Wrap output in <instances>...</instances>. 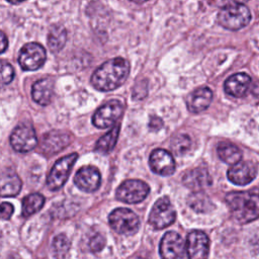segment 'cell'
<instances>
[{
	"mask_svg": "<svg viewBox=\"0 0 259 259\" xmlns=\"http://www.w3.org/2000/svg\"><path fill=\"white\" fill-rule=\"evenodd\" d=\"M128 73L130 64L125 59H110L94 71L91 84L99 91H110L119 87L126 80Z\"/></svg>",
	"mask_w": 259,
	"mask_h": 259,
	"instance_id": "1",
	"label": "cell"
},
{
	"mask_svg": "<svg viewBox=\"0 0 259 259\" xmlns=\"http://www.w3.org/2000/svg\"><path fill=\"white\" fill-rule=\"evenodd\" d=\"M226 202L233 218L247 224L259 218V195L246 191H234L226 195Z\"/></svg>",
	"mask_w": 259,
	"mask_h": 259,
	"instance_id": "2",
	"label": "cell"
},
{
	"mask_svg": "<svg viewBox=\"0 0 259 259\" xmlns=\"http://www.w3.org/2000/svg\"><path fill=\"white\" fill-rule=\"evenodd\" d=\"M251 20L249 8L239 2H230L223 6L218 14L219 23L229 29L238 30L246 26Z\"/></svg>",
	"mask_w": 259,
	"mask_h": 259,
	"instance_id": "3",
	"label": "cell"
},
{
	"mask_svg": "<svg viewBox=\"0 0 259 259\" xmlns=\"http://www.w3.org/2000/svg\"><path fill=\"white\" fill-rule=\"evenodd\" d=\"M110 227L118 234L134 235L140 228L138 215L128 208H116L108 217Z\"/></svg>",
	"mask_w": 259,
	"mask_h": 259,
	"instance_id": "4",
	"label": "cell"
},
{
	"mask_svg": "<svg viewBox=\"0 0 259 259\" xmlns=\"http://www.w3.org/2000/svg\"><path fill=\"white\" fill-rule=\"evenodd\" d=\"M77 158L78 154L73 153L68 156L62 157L54 164L47 178V185L51 190H58L64 185Z\"/></svg>",
	"mask_w": 259,
	"mask_h": 259,
	"instance_id": "5",
	"label": "cell"
},
{
	"mask_svg": "<svg viewBox=\"0 0 259 259\" xmlns=\"http://www.w3.org/2000/svg\"><path fill=\"white\" fill-rule=\"evenodd\" d=\"M150 187L147 183L138 179L123 181L116 189V198L125 203H138L149 194Z\"/></svg>",
	"mask_w": 259,
	"mask_h": 259,
	"instance_id": "6",
	"label": "cell"
},
{
	"mask_svg": "<svg viewBox=\"0 0 259 259\" xmlns=\"http://www.w3.org/2000/svg\"><path fill=\"white\" fill-rule=\"evenodd\" d=\"M47 59L44 47L37 42H27L24 45L18 57V63L24 71H34L40 68Z\"/></svg>",
	"mask_w": 259,
	"mask_h": 259,
	"instance_id": "7",
	"label": "cell"
},
{
	"mask_svg": "<svg viewBox=\"0 0 259 259\" xmlns=\"http://www.w3.org/2000/svg\"><path fill=\"white\" fill-rule=\"evenodd\" d=\"M175 209L167 197L159 198L153 205L150 214L149 223L157 230L164 229L175 221Z\"/></svg>",
	"mask_w": 259,
	"mask_h": 259,
	"instance_id": "8",
	"label": "cell"
},
{
	"mask_svg": "<svg viewBox=\"0 0 259 259\" xmlns=\"http://www.w3.org/2000/svg\"><path fill=\"white\" fill-rule=\"evenodd\" d=\"M121 112L122 103L119 100H108L95 111L92 116V122L98 128H107L120 117Z\"/></svg>",
	"mask_w": 259,
	"mask_h": 259,
	"instance_id": "9",
	"label": "cell"
},
{
	"mask_svg": "<svg viewBox=\"0 0 259 259\" xmlns=\"http://www.w3.org/2000/svg\"><path fill=\"white\" fill-rule=\"evenodd\" d=\"M10 144L19 153H26L34 149L37 144V138L33 127L29 123L17 125L10 136Z\"/></svg>",
	"mask_w": 259,
	"mask_h": 259,
	"instance_id": "10",
	"label": "cell"
},
{
	"mask_svg": "<svg viewBox=\"0 0 259 259\" xmlns=\"http://www.w3.org/2000/svg\"><path fill=\"white\" fill-rule=\"evenodd\" d=\"M184 251V241L178 233L167 232L161 239L159 252L162 259H182Z\"/></svg>",
	"mask_w": 259,
	"mask_h": 259,
	"instance_id": "11",
	"label": "cell"
},
{
	"mask_svg": "<svg viewBox=\"0 0 259 259\" xmlns=\"http://www.w3.org/2000/svg\"><path fill=\"white\" fill-rule=\"evenodd\" d=\"M209 239L201 231H192L186 239V252L189 259H207Z\"/></svg>",
	"mask_w": 259,
	"mask_h": 259,
	"instance_id": "12",
	"label": "cell"
},
{
	"mask_svg": "<svg viewBox=\"0 0 259 259\" xmlns=\"http://www.w3.org/2000/svg\"><path fill=\"white\" fill-rule=\"evenodd\" d=\"M72 141V135L65 131H52L45 134L40 141V149L47 155H54L66 148Z\"/></svg>",
	"mask_w": 259,
	"mask_h": 259,
	"instance_id": "13",
	"label": "cell"
},
{
	"mask_svg": "<svg viewBox=\"0 0 259 259\" xmlns=\"http://www.w3.org/2000/svg\"><path fill=\"white\" fill-rule=\"evenodd\" d=\"M150 167L153 172L162 175L169 176L175 171V161L170 152L164 149H156L152 152L149 160Z\"/></svg>",
	"mask_w": 259,
	"mask_h": 259,
	"instance_id": "14",
	"label": "cell"
},
{
	"mask_svg": "<svg viewBox=\"0 0 259 259\" xmlns=\"http://www.w3.org/2000/svg\"><path fill=\"white\" fill-rule=\"evenodd\" d=\"M74 183L85 192H93L99 187L101 176L98 169L94 166H84L75 174Z\"/></svg>",
	"mask_w": 259,
	"mask_h": 259,
	"instance_id": "15",
	"label": "cell"
},
{
	"mask_svg": "<svg viewBox=\"0 0 259 259\" xmlns=\"http://www.w3.org/2000/svg\"><path fill=\"white\" fill-rule=\"evenodd\" d=\"M229 180L236 185H247L252 182L256 175L257 169L252 162H239L228 170Z\"/></svg>",
	"mask_w": 259,
	"mask_h": 259,
	"instance_id": "16",
	"label": "cell"
},
{
	"mask_svg": "<svg viewBox=\"0 0 259 259\" xmlns=\"http://www.w3.org/2000/svg\"><path fill=\"white\" fill-rule=\"evenodd\" d=\"M225 91L233 97H243L251 87V78L245 73L230 76L225 82Z\"/></svg>",
	"mask_w": 259,
	"mask_h": 259,
	"instance_id": "17",
	"label": "cell"
},
{
	"mask_svg": "<svg viewBox=\"0 0 259 259\" xmlns=\"http://www.w3.org/2000/svg\"><path fill=\"white\" fill-rule=\"evenodd\" d=\"M212 100V91L208 87H200L191 92L186 100L189 111L199 113L205 110Z\"/></svg>",
	"mask_w": 259,
	"mask_h": 259,
	"instance_id": "18",
	"label": "cell"
},
{
	"mask_svg": "<svg viewBox=\"0 0 259 259\" xmlns=\"http://www.w3.org/2000/svg\"><path fill=\"white\" fill-rule=\"evenodd\" d=\"M183 184L194 190H200L211 184V177L205 169L195 168L186 172L182 177Z\"/></svg>",
	"mask_w": 259,
	"mask_h": 259,
	"instance_id": "19",
	"label": "cell"
},
{
	"mask_svg": "<svg viewBox=\"0 0 259 259\" xmlns=\"http://www.w3.org/2000/svg\"><path fill=\"white\" fill-rule=\"evenodd\" d=\"M54 94V81L50 78H44L40 80H37L33 85L31 89V95L32 99L42 105H48L53 97Z\"/></svg>",
	"mask_w": 259,
	"mask_h": 259,
	"instance_id": "20",
	"label": "cell"
},
{
	"mask_svg": "<svg viewBox=\"0 0 259 259\" xmlns=\"http://www.w3.org/2000/svg\"><path fill=\"white\" fill-rule=\"evenodd\" d=\"M21 189V180L15 171L6 168L1 173V194L3 197L15 196Z\"/></svg>",
	"mask_w": 259,
	"mask_h": 259,
	"instance_id": "21",
	"label": "cell"
},
{
	"mask_svg": "<svg viewBox=\"0 0 259 259\" xmlns=\"http://www.w3.org/2000/svg\"><path fill=\"white\" fill-rule=\"evenodd\" d=\"M217 151L220 159L227 164L235 165L239 163L240 160L242 159V153L239 150V148L234 144L228 142L220 143Z\"/></svg>",
	"mask_w": 259,
	"mask_h": 259,
	"instance_id": "22",
	"label": "cell"
},
{
	"mask_svg": "<svg viewBox=\"0 0 259 259\" xmlns=\"http://www.w3.org/2000/svg\"><path fill=\"white\" fill-rule=\"evenodd\" d=\"M119 128H120V124H116L107 134L102 136L97 141L94 150L100 154L110 153L116 144L118 134H119Z\"/></svg>",
	"mask_w": 259,
	"mask_h": 259,
	"instance_id": "23",
	"label": "cell"
},
{
	"mask_svg": "<svg viewBox=\"0 0 259 259\" xmlns=\"http://www.w3.org/2000/svg\"><path fill=\"white\" fill-rule=\"evenodd\" d=\"M66 39L67 32L65 27L62 25H54L48 35V46L53 53H58L64 48Z\"/></svg>",
	"mask_w": 259,
	"mask_h": 259,
	"instance_id": "24",
	"label": "cell"
},
{
	"mask_svg": "<svg viewBox=\"0 0 259 259\" xmlns=\"http://www.w3.org/2000/svg\"><path fill=\"white\" fill-rule=\"evenodd\" d=\"M45 203V197L39 193H31L22 200V215L29 217L37 212Z\"/></svg>",
	"mask_w": 259,
	"mask_h": 259,
	"instance_id": "25",
	"label": "cell"
},
{
	"mask_svg": "<svg viewBox=\"0 0 259 259\" xmlns=\"http://www.w3.org/2000/svg\"><path fill=\"white\" fill-rule=\"evenodd\" d=\"M70 246H71V242L66 235L60 234L56 236L52 244L54 256L57 259H65V257L67 256L70 250Z\"/></svg>",
	"mask_w": 259,
	"mask_h": 259,
	"instance_id": "26",
	"label": "cell"
},
{
	"mask_svg": "<svg viewBox=\"0 0 259 259\" xmlns=\"http://www.w3.org/2000/svg\"><path fill=\"white\" fill-rule=\"evenodd\" d=\"M211 201L201 192L192 193L188 198V204L196 211H206L209 209Z\"/></svg>",
	"mask_w": 259,
	"mask_h": 259,
	"instance_id": "27",
	"label": "cell"
},
{
	"mask_svg": "<svg viewBox=\"0 0 259 259\" xmlns=\"http://www.w3.org/2000/svg\"><path fill=\"white\" fill-rule=\"evenodd\" d=\"M191 140L187 135H178L171 143V148L176 155H183L189 151Z\"/></svg>",
	"mask_w": 259,
	"mask_h": 259,
	"instance_id": "28",
	"label": "cell"
},
{
	"mask_svg": "<svg viewBox=\"0 0 259 259\" xmlns=\"http://www.w3.org/2000/svg\"><path fill=\"white\" fill-rule=\"evenodd\" d=\"M148 94V81L142 80L136 83L133 91L134 99H143Z\"/></svg>",
	"mask_w": 259,
	"mask_h": 259,
	"instance_id": "29",
	"label": "cell"
},
{
	"mask_svg": "<svg viewBox=\"0 0 259 259\" xmlns=\"http://www.w3.org/2000/svg\"><path fill=\"white\" fill-rule=\"evenodd\" d=\"M14 76V71L12 66L7 62H2L1 65V81L3 84H8L12 81Z\"/></svg>",
	"mask_w": 259,
	"mask_h": 259,
	"instance_id": "30",
	"label": "cell"
},
{
	"mask_svg": "<svg viewBox=\"0 0 259 259\" xmlns=\"http://www.w3.org/2000/svg\"><path fill=\"white\" fill-rule=\"evenodd\" d=\"M105 245V239L102 235L100 234H96L94 235L91 239H90V242H89V248L92 252L96 253V252H99L103 249Z\"/></svg>",
	"mask_w": 259,
	"mask_h": 259,
	"instance_id": "31",
	"label": "cell"
},
{
	"mask_svg": "<svg viewBox=\"0 0 259 259\" xmlns=\"http://www.w3.org/2000/svg\"><path fill=\"white\" fill-rule=\"evenodd\" d=\"M13 205L9 202H2L1 204V218L3 220H8L13 213Z\"/></svg>",
	"mask_w": 259,
	"mask_h": 259,
	"instance_id": "32",
	"label": "cell"
},
{
	"mask_svg": "<svg viewBox=\"0 0 259 259\" xmlns=\"http://www.w3.org/2000/svg\"><path fill=\"white\" fill-rule=\"evenodd\" d=\"M163 126V120L158 117V116H152L150 118V122H149V127L151 131H159L161 127Z\"/></svg>",
	"mask_w": 259,
	"mask_h": 259,
	"instance_id": "33",
	"label": "cell"
},
{
	"mask_svg": "<svg viewBox=\"0 0 259 259\" xmlns=\"http://www.w3.org/2000/svg\"><path fill=\"white\" fill-rule=\"evenodd\" d=\"M250 90H251V94L259 99V81H255L254 83L251 84V87H250Z\"/></svg>",
	"mask_w": 259,
	"mask_h": 259,
	"instance_id": "34",
	"label": "cell"
},
{
	"mask_svg": "<svg viewBox=\"0 0 259 259\" xmlns=\"http://www.w3.org/2000/svg\"><path fill=\"white\" fill-rule=\"evenodd\" d=\"M6 47H7V38L5 33L2 31L1 32V53H3L6 50Z\"/></svg>",
	"mask_w": 259,
	"mask_h": 259,
	"instance_id": "35",
	"label": "cell"
}]
</instances>
